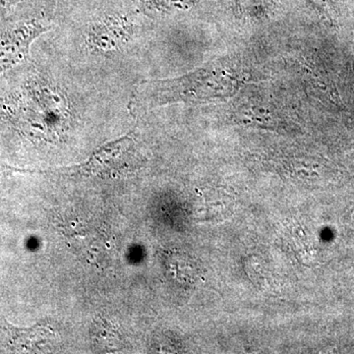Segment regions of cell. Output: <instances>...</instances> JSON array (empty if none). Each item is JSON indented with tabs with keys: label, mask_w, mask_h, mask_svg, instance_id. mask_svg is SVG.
<instances>
[{
	"label": "cell",
	"mask_w": 354,
	"mask_h": 354,
	"mask_svg": "<svg viewBox=\"0 0 354 354\" xmlns=\"http://www.w3.org/2000/svg\"><path fill=\"white\" fill-rule=\"evenodd\" d=\"M132 13L118 9L100 13L88 29V48L100 53H111L125 44L133 31Z\"/></svg>",
	"instance_id": "277c9868"
},
{
	"label": "cell",
	"mask_w": 354,
	"mask_h": 354,
	"mask_svg": "<svg viewBox=\"0 0 354 354\" xmlns=\"http://www.w3.org/2000/svg\"><path fill=\"white\" fill-rule=\"evenodd\" d=\"M10 330L13 334V341L19 344L21 348L46 351L57 339L55 330L48 326H37L27 330L11 328Z\"/></svg>",
	"instance_id": "5b68a950"
},
{
	"label": "cell",
	"mask_w": 354,
	"mask_h": 354,
	"mask_svg": "<svg viewBox=\"0 0 354 354\" xmlns=\"http://www.w3.org/2000/svg\"><path fill=\"white\" fill-rule=\"evenodd\" d=\"M50 28L41 18H29L0 31V71L22 62L29 55L32 41Z\"/></svg>",
	"instance_id": "7a4b0ae2"
},
{
	"label": "cell",
	"mask_w": 354,
	"mask_h": 354,
	"mask_svg": "<svg viewBox=\"0 0 354 354\" xmlns=\"http://www.w3.org/2000/svg\"><path fill=\"white\" fill-rule=\"evenodd\" d=\"M59 7H72L78 3L79 0H57Z\"/></svg>",
	"instance_id": "52a82bcc"
},
{
	"label": "cell",
	"mask_w": 354,
	"mask_h": 354,
	"mask_svg": "<svg viewBox=\"0 0 354 354\" xmlns=\"http://www.w3.org/2000/svg\"><path fill=\"white\" fill-rule=\"evenodd\" d=\"M22 0H0V14L6 12L9 8L19 3Z\"/></svg>",
	"instance_id": "8992f818"
},
{
	"label": "cell",
	"mask_w": 354,
	"mask_h": 354,
	"mask_svg": "<svg viewBox=\"0 0 354 354\" xmlns=\"http://www.w3.org/2000/svg\"><path fill=\"white\" fill-rule=\"evenodd\" d=\"M134 167V140L127 136L97 149L87 162L77 167L84 176L115 177Z\"/></svg>",
	"instance_id": "3957f363"
},
{
	"label": "cell",
	"mask_w": 354,
	"mask_h": 354,
	"mask_svg": "<svg viewBox=\"0 0 354 354\" xmlns=\"http://www.w3.org/2000/svg\"><path fill=\"white\" fill-rule=\"evenodd\" d=\"M239 80L220 67H206L171 80L140 84L133 94L134 109H148L171 102H204L225 99L234 95Z\"/></svg>",
	"instance_id": "6da1fadb"
}]
</instances>
